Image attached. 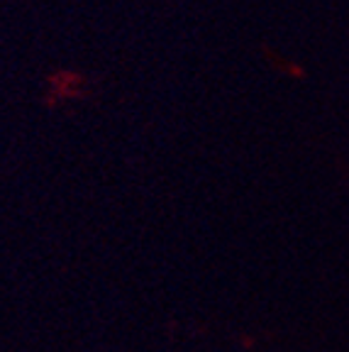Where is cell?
<instances>
[{
	"label": "cell",
	"instance_id": "1",
	"mask_svg": "<svg viewBox=\"0 0 349 352\" xmlns=\"http://www.w3.org/2000/svg\"><path fill=\"white\" fill-rule=\"evenodd\" d=\"M49 94L54 96V103L59 98H83L86 96V78L76 72H56L49 76Z\"/></svg>",
	"mask_w": 349,
	"mask_h": 352
}]
</instances>
